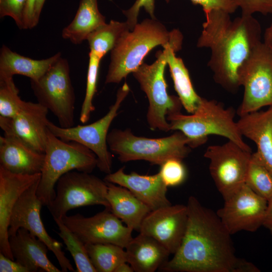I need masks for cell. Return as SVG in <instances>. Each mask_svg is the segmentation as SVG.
<instances>
[{
  "label": "cell",
  "mask_w": 272,
  "mask_h": 272,
  "mask_svg": "<svg viewBox=\"0 0 272 272\" xmlns=\"http://www.w3.org/2000/svg\"><path fill=\"white\" fill-rule=\"evenodd\" d=\"M156 56L154 63L143 62L132 74L149 100L147 120L150 127L167 132L170 126L167 116L180 112L182 105L178 96L170 95L167 92L164 75L167 64L166 49L158 51Z\"/></svg>",
  "instance_id": "cell-7"
},
{
  "label": "cell",
  "mask_w": 272,
  "mask_h": 272,
  "mask_svg": "<svg viewBox=\"0 0 272 272\" xmlns=\"http://www.w3.org/2000/svg\"><path fill=\"white\" fill-rule=\"evenodd\" d=\"M48 111L38 102L25 101L14 117L0 116L1 128L4 134L15 135L34 150L44 153L49 121Z\"/></svg>",
  "instance_id": "cell-17"
},
{
  "label": "cell",
  "mask_w": 272,
  "mask_h": 272,
  "mask_svg": "<svg viewBox=\"0 0 272 272\" xmlns=\"http://www.w3.org/2000/svg\"><path fill=\"white\" fill-rule=\"evenodd\" d=\"M62 220L85 244L109 243L125 248L132 238L133 230L106 209L92 217L77 214Z\"/></svg>",
  "instance_id": "cell-14"
},
{
  "label": "cell",
  "mask_w": 272,
  "mask_h": 272,
  "mask_svg": "<svg viewBox=\"0 0 272 272\" xmlns=\"http://www.w3.org/2000/svg\"><path fill=\"white\" fill-rule=\"evenodd\" d=\"M187 220L186 205H170L150 211L139 232L153 237L174 254L182 242Z\"/></svg>",
  "instance_id": "cell-16"
},
{
  "label": "cell",
  "mask_w": 272,
  "mask_h": 272,
  "mask_svg": "<svg viewBox=\"0 0 272 272\" xmlns=\"http://www.w3.org/2000/svg\"><path fill=\"white\" fill-rule=\"evenodd\" d=\"M105 23V17L99 10L97 0H80L74 19L63 29L61 35L63 39L79 44Z\"/></svg>",
  "instance_id": "cell-26"
},
{
  "label": "cell",
  "mask_w": 272,
  "mask_h": 272,
  "mask_svg": "<svg viewBox=\"0 0 272 272\" xmlns=\"http://www.w3.org/2000/svg\"><path fill=\"white\" fill-rule=\"evenodd\" d=\"M27 0H0V17H11L23 29V18Z\"/></svg>",
  "instance_id": "cell-35"
},
{
  "label": "cell",
  "mask_w": 272,
  "mask_h": 272,
  "mask_svg": "<svg viewBox=\"0 0 272 272\" xmlns=\"http://www.w3.org/2000/svg\"><path fill=\"white\" fill-rule=\"evenodd\" d=\"M167 50L166 60L169 66L174 88L182 107L189 113H193L200 104L202 97L199 96L193 87L189 72L182 59L175 55L170 47Z\"/></svg>",
  "instance_id": "cell-27"
},
{
  "label": "cell",
  "mask_w": 272,
  "mask_h": 272,
  "mask_svg": "<svg viewBox=\"0 0 272 272\" xmlns=\"http://www.w3.org/2000/svg\"><path fill=\"white\" fill-rule=\"evenodd\" d=\"M45 0H37L34 9V23L35 26L38 24L39 17Z\"/></svg>",
  "instance_id": "cell-43"
},
{
  "label": "cell",
  "mask_w": 272,
  "mask_h": 272,
  "mask_svg": "<svg viewBox=\"0 0 272 272\" xmlns=\"http://www.w3.org/2000/svg\"><path fill=\"white\" fill-rule=\"evenodd\" d=\"M56 185L55 197L47 207L53 219H62L68 211L88 206L101 205L110 211L107 182L90 173L68 172Z\"/></svg>",
  "instance_id": "cell-10"
},
{
  "label": "cell",
  "mask_w": 272,
  "mask_h": 272,
  "mask_svg": "<svg viewBox=\"0 0 272 272\" xmlns=\"http://www.w3.org/2000/svg\"><path fill=\"white\" fill-rule=\"evenodd\" d=\"M9 241L14 259L29 272L61 271L49 260L46 244L26 229L19 228L15 234L9 236Z\"/></svg>",
  "instance_id": "cell-21"
},
{
  "label": "cell",
  "mask_w": 272,
  "mask_h": 272,
  "mask_svg": "<svg viewBox=\"0 0 272 272\" xmlns=\"http://www.w3.org/2000/svg\"><path fill=\"white\" fill-rule=\"evenodd\" d=\"M204 13L206 21L196 46L210 49L208 65L215 82L236 92L240 87L238 69L261 42L260 23L252 15H241L232 20L230 14L222 10Z\"/></svg>",
  "instance_id": "cell-2"
},
{
  "label": "cell",
  "mask_w": 272,
  "mask_h": 272,
  "mask_svg": "<svg viewBox=\"0 0 272 272\" xmlns=\"http://www.w3.org/2000/svg\"><path fill=\"white\" fill-rule=\"evenodd\" d=\"M107 183V199L110 211L128 228L139 232L143 221L151 210L127 188Z\"/></svg>",
  "instance_id": "cell-24"
},
{
  "label": "cell",
  "mask_w": 272,
  "mask_h": 272,
  "mask_svg": "<svg viewBox=\"0 0 272 272\" xmlns=\"http://www.w3.org/2000/svg\"><path fill=\"white\" fill-rule=\"evenodd\" d=\"M169 3L170 0H165ZM193 5L202 8L204 13L213 10H219L230 14L234 13L239 6L235 0H190Z\"/></svg>",
  "instance_id": "cell-38"
},
{
  "label": "cell",
  "mask_w": 272,
  "mask_h": 272,
  "mask_svg": "<svg viewBox=\"0 0 272 272\" xmlns=\"http://www.w3.org/2000/svg\"><path fill=\"white\" fill-rule=\"evenodd\" d=\"M89 57L86 92L80 114V121L82 123L88 121L91 113L95 110L93 100L96 92L99 69L101 60L91 52H89Z\"/></svg>",
  "instance_id": "cell-32"
},
{
  "label": "cell",
  "mask_w": 272,
  "mask_h": 272,
  "mask_svg": "<svg viewBox=\"0 0 272 272\" xmlns=\"http://www.w3.org/2000/svg\"><path fill=\"white\" fill-rule=\"evenodd\" d=\"M40 177L41 173L16 174L0 166V251L13 260L15 259L10 247L8 233L11 216L21 195Z\"/></svg>",
  "instance_id": "cell-18"
},
{
  "label": "cell",
  "mask_w": 272,
  "mask_h": 272,
  "mask_svg": "<svg viewBox=\"0 0 272 272\" xmlns=\"http://www.w3.org/2000/svg\"><path fill=\"white\" fill-rule=\"evenodd\" d=\"M45 157L36 194L44 206L48 207L55 195L54 186L68 172L76 170L91 173L97 166L96 155L84 145L63 141L48 129Z\"/></svg>",
  "instance_id": "cell-5"
},
{
  "label": "cell",
  "mask_w": 272,
  "mask_h": 272,
  "mask_svg": "<svg viewBox=\"0 0 272 272\" xmlns=\"http://www.w3.org/2000/svg\"><path fill=\"white\" fill-rule=\"evenodd\" d=\"M90 259L97 272H114L120 263L127 262L124 248L109 243L85 244Z\"/></svg>",
  "instance_id": "cell-29"
},
{
  "label": "cell",
  "mask_w": 272,
  "mask_h": 272,
  "mask_svg": "<svg viewBox=\"0 0 272 272\" xmlns=\"http://www.w3.org/2000/svg\"><path fill=\"white\" fill-rule=\"evenodd\" d=\"M19 92L13 78L0 79V116L12 118L22 109L25 101Z\"/></svg>",
  "instance_id": "cell-33"
},
{
  "label": "cell",
  "mask_w": 272,
  "mask_h": 272,
  "mask_svg": "<svg viewBox=\"0 0 272 272\" xmlns=\"http://www.w3.org/2000/svg\"><path fill=\"white\" fill-rule=\"evenodd\" d=\"M241 10V15H252L259 13L263 15L272 14V0H235Z\"/></svg>",
  "instance_id": "cell-37"
},
{
  "label": "cell",
  "mask_w": 272,
  "mask_h": 272,
  "mask_svg": "<svg viewBox=\"0 0 272 272\" xmlns=\"http://www.w3.org/2000/svg\"><path fill=\"white\" fill-rule=\"evenodd\" d=\"M37 0H27L23 18V29H32L34 23V9Z\"/></svg>",
  "instance_id": "cell-40"
},
{
  "label": "cell",
  "mask_w": 272,
  "mask_h": 272,
  "mask_svg": "<svg viewBox=\"0 0 272 272\" xmlns=\"http://www.w3.org/2000/svg\"><path fill=\"white\" fill-rule=\"evenodd\" d=\"M132 267L127 262H124L119 264L114 272H133Z\"/></svg>",
  "instance_id": "cell-44"
},
{
  "label": "cell",
  "mask_w": 272,
  "mask_h": 272,
  "mask_svg": "<svg viewBox=\"0 0 272 272\" xmlns=\"http://www.w3.org/2000/svg\"><path fill=\"white\" fill-rule=\"evenodd\" d=\"M187 226L173 258L159 270L167 272H259L252 263L237 256L231 234L216 213L194 196L186 204Z\"/></svg>",
  "instance_id": "cell-1"
},
{
  "label": "cell",
  "mask_w": 272,
  "mask_h": 272,
  "mask_svg": "<svg viewBox=\"0 0 272 272\" xmlns=\"http://www.w3.org/2000/svg\"><path fill=\"white\" fill-rule=\"evenodd\" d=\"M44 157V153L34 150L15 135L0 137V166L12 173H41Z\"/></svg>",
  "instance_id": "cell-20"
},
{
  "label": "cell",
  "mask_w": 272,
  "mask_h": 272,
  "mask_svg": "<svg viewBox=\"0 0 272 272\" xmlns=\"http://www.w3.org/2000/svg\"><path fill=\"white\" fill-rule=\"evenodd\" d=\"M233 108H225L215 100H202L196 110L190 115L180 112L167 116L170 130L180 131L189 139V146L197 148L204 144L208 136L218 135L227 138L243 149L251 151L243 141L237 122L234 120Z\"/></svg>",
  "instance_id": "cell-4"
},
{
  "label": "cell",
  "mask_w": 272,
  "mask_h": 272,
  "mask_svg": "<svg viewBox=\"0 0 272 272\" xmlns=\"http://www.w3.org/2000/svg\"><path fill=\"white\" fill-rule=\"evenodd\" d=\"M224 201L216 213L231 235L241 231L255 232L262 226L267 200L245 183Z\"/></svg>",
  "instance_id": "cell-15"
},
{
  "label": "cell",
  "mask_w": 272,
  "mask_h": 272,
  "mask_svg": "<svg viewBox=\"0 0 272 272\" xmlns=\"http://www.w3.org/2000/svg\"><path fill=\"white\" fill-rule=\"evenodd\" d=\"M39 180L25 191L15 204L10 219L9 237L20 228L26 229L46 244L55 256L61 271H76L62 250V244L48 235L41 219L43 205L36 194Z\"/></svg>",
  "instance_id": "cell-13"
},
{
  "label": "cell",
  "mask_w": 272,
  "mask_h": 272,
  "mask_svg": "<svg viewBox=\"0 0 272 272\" xmlns=\"http://www.w3.org/2000/svg\"><path fill=\"white\" fill-rule=\"evenodd\" d=\"M61 56L60 52L43 59H34L21 55L3 45L0 51V79L13 78L22 75L36 81Z\"/></svg>",
  "instance_id": "cell-25"
},
{
  "label": "cell",
  "mask_w": 272,
  "mask_h": 272,
  "mask_svg": "<svg viewBox=\"0 0 272 272\" xmlns=\"http://www.w3.org/2000/svg\"><path fill=\"white\" fill-rule=\"evenodd\" d=\"M1 272H29L28 269L18 262L4 254L0 253Z\"/></svg>",
  "instance_id": "cell-39"
},
{
  "label": "cell",
  "mask_w": 272,
  "mask_h": 272,
  "mask_svg": "<svg viewBox=\"0 0 272 272\" xmlns=\"http://www.w3.org/2000/svg\"><path fill=\"white\" fill-rule=\"evenodd\" d=\"M130 91L125 83L118 90L116 100L102 118L89 124L63 128L49 121V130L60 139L79 143L91 150L97 158V167L107 174L111 173L112 156L108 150L107 137L111 122L118 114L122 102Z\"/></svg>",
  "instance_id": "cell-11"
},
{
  "label": "cell",
  "mask_w": 272,
  "mask_h": 272,
  "mask_svg": "<svg viewBox=\"0 0 272 272\" xmlns=\"http://www.w3.org/2000/svg\"><path fill=\"white\" fill-rule=\"evenodd\" d=\"M263 226L272 234V197L267 200V205Z\"/></svg>",
  "instance_id": "cell-41"
},
{
  "label": "cell",
  "mask_w": 272,
  "mask_h": 272,
  "mask_svg": "<svg viewBox=\"0 0 272 272\" xmlns=\"http://www.w3.org/2000/svg\"><path fill=\"white\" fill-rule=\"evenodd\" d=\"M243 97L237 111L240 117L272 106V51L259 43L238 71Z\"/></svg>",
  "instance_id": "cell-8"
},
{
  "label": "cell",
  "mask_w": 272,
  "mask_h": 272,
  "mask_svg": "<svg viewBox=\"0 0 272 272\" xmlns=\"http://www.w3.org/2000/svg\"><path fill=\"white\" fill-rule=\"evenodd\" d=\"M252 154L229 140L207 149L204 157L210 160L211 175L224 200L245 183Z\"/></svg>",
  "instance_id": "cell-12"
},
{
  "label": "cell",
  "mask_w": 272,
  "mask_h": 272,
  "mask_svg": "<svg viewBox=\"0 0 272 272\" xmlns=\"http://www.w3.org/2000/svg\"><path fill=\"white\" fill-rule=\"evenodd\" d=\"M182 160L172 158L167 160L161 165L159 173L167 187L178 185L184 181L186 171Z\"/></svg>",
  "instance_id": "cell-34"
},
{
  "label": "cell",
  "mask_w": 272,
  "mask_h": 272,
  "mask_svg": "<svg viewBox=\"0 0 272 272\" xmlns=\"http://www.w3.org/2000/svg\"><path fill=\"white\" fill-rule=\"evenodd\" d=\"M263 42L272 51V23L265 30Z\"/></svg>",
  "instance_id": "cell-42"
},
{
  "label": "cell",
  "mask_w": 272,
  "mask_h": 272,
  "mask_svg": "<svg viewBox=\"0 0 272 272\" xmlns=\"http://www.w3.org/2000/svg\"><path fill=\"white\" fill-rule=\"evenodd\" d=\"M155 2V0H135L129 9L122 11L127 18L126 22L130 30H132L138 23V17L141 8H144L151 18L156 19L154 15Z\"/></svg>",
  "instance_id": "cell-36"
},
{
  "label": "cell",
  "mask_w": 272,
  "mask_h": 272,
  "mask_svg": "<svg viewBox=\"0 0 272 272\" xmlns=\"http://www.w3.org/2000/svg\"><path fill=\"white\" fill-rule=\"evenodd\" d=\"M127 262L135 272H154L168 260L169 251L157 240L140 233L125 248Z\"/></svg>",
  "instance_id": "cell-23"
},
{
  "label": "cell",
  "mask_w": 272,
  "mask_h": 272,
  "mask_svg": "<svg viewBox=\"0 0 272 272\" xmlns=\"http://www.w3.org/2000/svg\"><path fill=\"white\" fill-rule=\"evenodd\" d=\"M107 143L122 162L145 160L161 166L170 159L183 160L191 152L189 139L180 131L168 137L153 139L135 135L128 128L113 129L108 133Z\"/></svg>",
  "instance_id": "cell-6"
},
{
  "label": "cell",
  "mask_w": 272,
  "mask_h": 272,
  "mask_svg": "<svg viewBox=\"0 0 272 272\" xmlns=\"http://www.w3.org/2000/svg\"><path fill=\"white\" fill-rule=\"evenodd\" d=\"M183 35L177 29L168 31L156 19H146L125 32L110 51V63L105 83H119L144 62L154 48L161 45L175 52L182 47Z\"/></svg>",
  "instance_id": "cell-3"
},
{
  "label": "cell",
  "mask_w": 272,
  "mask_h": 272,
  "mask_svg": "<svg viewBox=\"0 0 272 272\" xmlns=\"http://www.w3.org/2000/svg\"><path fill=\"white\" fill-rule=\"evenodd\" d=\"M59 229L58 235L75 262L78 272H97L89 256L85 244L63 223L62 219H53Z\"/></svg>",
  "instance_id": "cell-30"
},
{
  "label": "cell",
  "mask_w": 272,
  "mask_h": 272,
  "mask_svg": "<svg viewBox=\"0 0 272 272\" xmlns=\"http://www.w3.org/2000/svg\"><path fill=\"white\" fill-rule=\"evenodd\" d=\"M30 83L38 102L54 115L59 126H73L76 98L67 59L59 57L41 78Z\"/></svg>",
  "instance_id": "cell-9"
},
{
  "label": "cell",
  "mask_w": 272,
  "mask_h": 272,
  "mask_svg": "<svg viewBox=\"0 0 272 272\" xmlns=\"http://www.w3.org/2000/svg\"><path fill=\"white\" fill-rule=\"evenodd\" d=\"M237 123L241 135L255 144L256 154L272 175V106L240 116Z\"/></svg>",
  "instance_id": "cell-22"
},
{
  "label": "cell",
  "mask_w": 272,
  "mask_h": 272,
  "mask_svg": "<svg viewBox=\"0 0 272 272\" xmlns=\"http://www.w3.org/2000/svg\"><path fill=\"white\" fill-rule=\"evenodd\" d=\"M124 169L122 167L107 174L104 180L127 188L151 211L171 205L166 196L167 186L159 172L152 175H141L135 172L126 174Z\"/></svg>",
  "instance_id": "cell-19"
},
{
  "label": "cell",
  "mask_w": 272,
  "mask_h": 272,
  "mask_svg": "<svg viewBox=\"0 0 272 272\" xmlns=\"http://www.w3.org/2000/svg\"><path fill=\"white\" fill-rule=\"evenodd\" d=\"M245 184L267 200L272 197V175L255 152L252 154Z\"/></svg>",
  "instance_id": "cell-31"
},
{
  "label": "cell",
  "mask_w": 272,
  "mask_h": 272,
  "mask_svg": "<svg viewBox=\"0 0 272 272\" xmlns=\"http://www.w3.org/2000/svg\"><path fill=\"white\" fill-rule=\"evenodd\" d=\"M130 29L128 24L115 20L99 27L88 36L90 52L100 59L111 51L120 38ZM131 31V30H130Z\"/></svg>",
  "instance_id": "cell-28"
}]
</instances>
